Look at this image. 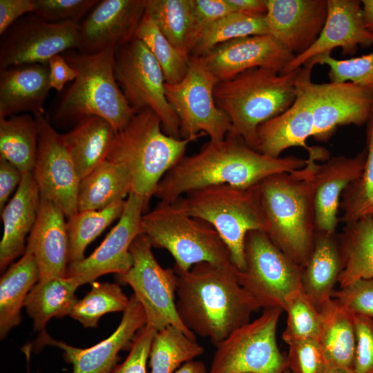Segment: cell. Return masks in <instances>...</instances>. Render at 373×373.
<instances>
[{
	"label": "cell",
	"mask_w": 373,
	"mask_h": 373,
	"mask_svg": "<svg viewBox=\"0 0 373 373\" xmlns=\"http://www.w3.org/2000/svg\"><path fill=\"white\" fill-rule=\"evenodd\" d=\"M269 35L295 56L318 39L327 15V0H265Z\"/></svg>",
	"instance_id": "22"
},
{
	"label": "cell",
	"mask_w": 373,
	"mask_h": 373,
	"mask_svg": "<svg viewBox=\"0 0 373 373\" xmlns=\"http://www.w3.org/2000/svg\"><path fill=\"white\" fill-rule=\"evenodd\" d=\"M23 173L14 164L0 157V211H1L15 188L19 186Z\"/></svg>",
	"instance_id": "52"
},
{
	"label": "cell",
	"mask_w": 373,
	"mask_h": 373,
	"mask_svg": "<svg viewBox=\"0 0 373 373\" xmlns=\"http://www.w3.org/2000/svg\"><path fill=\"white\" fill-rule=\"evenodd\" d=\"M314 65L309 59L297 73L312 108L313 137L327 142L341 126L367 124L373 112V89L349 82L313 83L311 72Z\"/></svg>",
	"instance_id": "14"
},
{
	"label": "cell",
	"mask_w": 373,
	"mask_h": 373,
	"mask_svg": "<svg viewBox=\"0 0 373 373\" xmlns=\"http://www.w3.org/2000/svg\"><path fill=\"white\" fill-rule=\"evenodd\" d=\"M174 373H208V370L202 361L192 360L184 363Z\"/></svg>",
	"instance_id": "56"
},
{
	"label": "cell",
	"mask_w": 373,
	"mask_h": 373,
	"mask_svg": "<svg viewBox=\"0 0 373 373\" xmlns=\"http://www.w3.org/2000/svg\"><path fill=\"white\" fill-rule=\"evenodd\" d=\"M356 347L352 370L373 373V318L355 315Z\"/></svg>",
	"instance_id": "48"
},
{
	"label": "cell",
	"mask_w": 373,
	"mask_h": 373,
	"mask_svg": "<svg viewBox=\"0 0 373 373\" xmlns=\"http://www.w3.org/2000/svg\"><path fill=\"white\" fill-rule=\"evenodd\" d=\"M233 12L254 16H265V0H227Z\"/></svg>",
	"instance_id": "54"
},
{
	"label": "cell",
	"mask_w": 373,
	"mask_h": 373,
	"mask_svg": "<svg viewBox=\"0 0 373 373\" xmlns=\"http://www.w3.org/2000/svg\"><path fill=\"white\" fill-rule=\"evenodd\" d=\"M175 202L187 214L210 224L226 244L232 264L239 271L245 269L247 233L267 230L256 186L213 185L191 191Z\"/></svg>",
	"instance_id": "7"
},
{
	"label": "cell",
	"mask_w": 373,
	"mask_h": 373,
	"mask_svg": "<svg viewBox=\"0 0 373 373\" xmlns=\"http://www.w3.org/2000/svg\"><path fill=\"white\" fill-rule=\"evenodd\" d=\"M204 352L196 339L173 325L156 331L150 347L151 373H174L184 363Z\"/></svg>",
	"instance_id": "37"
},
{
	"label": "cell",
	"mask_w": 373,
	"mask_h": 373,
	"mask_svg": "<svg viewBox=\"0 0 373 373\" xmlns=\"http://www.w3.org/2000/svg\"><path fill=\"white\" fill-rule=\"evenodd\" d=\"M191 1L193 13L194 48L202 32L208 26L233 12L227 0Z\"/></svg>",
	"instance_id": "50"
},
{
	"label": "cell",
	"mask_w": 373,
	"mask_h": 373,
	"mask_svg": "<svg viewBox=\"0 0 373 373\" xmlns=\"http://www.w3.org/2000/svg\"><path fill=\"white\" fill-rule=\"evenodd\" d=\"M91 284L90 290L75 302L69 314L84 327H97L102 316L109 312H124L129 303V298L118 285L96 281Z\"/></svg>",
	"instance_id": "41"
},
{
	"label": "cell",
	"mask_w": 373,
	"mask_h": 373,
	"mask_svg": "<svg viewBox=\"0 0 373 373\" xmlns=\"http://www.w3.org/2000/svg\"><path fill=\"white\" fill-rule=\"evenodd\" d=\"M39 124L38 149L33 174L40 198L54 202L69 218L77 211L80 178L58 133L44 115L34 116Z\"/></svg>",
	"instance_id": "16"
},
{
	"label": "cell",
	"mask_w": 373,
	"mask_h": 373,
	"mask_svg": "<svg viewBox=\"0 0 373 373\" xmlns=\"http://www.w3.org/2000/svg\"><path fill=\"white\" fill-rule=\"evenodd\" d=\"M366 149L354 157H333L318 164L314 175L316 231L336 233L341 195L363 171Z\"/></svg>",
	"instance_id": "23"
},
{
	"label": "cell",
	"mask_w": 373,
	"mask_h": 373,
	"mask_svg": "<svg viewBox=\"0 0 373 373\" xmlns=\"http://www.w3.org/2000/svg\"><path fill=\"white\" fill-rule=\"evenodd\" d=\"M126 200L99 210L77 211L66 222L69 242L68 265L82 260L88 245L115 220L119 218Z\"/></svg>",
	"instance_id": "38"
},
{
	"label": "cell",
	"mask_w": 373,
	"mask_h": 373,
	"mask_svg": "<svg viewBox=\"0 0 373 373\" xmlns=\"http://www.w3.org/2000/svg\"><path fill=\"white\" fill-rule=\"evenodd\" d=\"M131 192V179L125 169L106 160L80 180L77 211L106 208L124 200Z\"/></svg>",
	"instance_id": "33"
},
{
	"label": "cell",
	"mask_w": 373,
	"mask_h": 373,
	"mask_svg": "<svg viewBox=\"0 0 373 373\" xmlns=\"http://www.w3.org/2000/svg\"><path fill=\"white\" fill-rule=\"evenodd\" d=\"M315 65L329 66L332 82H352L373 89V50L369 54L347 59H336L326 52L310 59Z\"/></svg>",
	"instance_id": "44"
},
{
	"label": "cell",
	"mask_w": 373,
	"mask_h": 373,
	"mask_svg": "<svg viewBox=\"0 0 373 373\" xmlns=\"http://www.w3.org/2000/svg\"><path fill=\"white\" fill-rule=\"evenodd\" d=\"M371 216H372V218H373V213H372L371 214Z\"/></svg>",
	"instance_id": "60"
},
{
	"label": "cell",
	"mask_w": 373,
	"mask_h": 373,
	"mask_svg": "<svg viewBox=\"0 0 373 373\" xmlns=\"http://www.w3.org/2000/svg\"><path fill=\"white\" fill-rule=\"evenodd\" d=\"M82 285L73 277H54L39 280L26 296L24 307L33 321L35 331L46 332L52 318L69 315L75 302L77 289Z\"/></svg>",
	"instance_id": "32"
},
{
	"label": "cell",
	"mask_w": 373,
	"mask_h": 373,
	"mask_svg": "<svg viewBox=\"0 0 373 373\" xmlns=\"http://www.w3.org/2000/svg\"><path fill=\"white\" fill-rule=\"evenodd\" d=\"M283 309H265L262 314L233 331L219 343L208 373H283L287 355L276 340Z\"/></svg>",
	"instance_id": "9"
},
{
	"label": "cell",
	"mask_w": 373,
	"mask_h": 373,
	"mask_svg": "<svg viewBox=\"0 0 373 373\" xmlns=\"http://www.w3.org/2000/svg\"><path fill=\"white\" fill-rule=\"evenodd\" d=\"M27 373H31V372H30L29 369H28V372H27Z\"/></svg>",
	"instance_id": "59"
},
{
	"label": "cell",
	"mask_w": 373,
	"mask_h": 373,
	"mask_svg": "<svg viewBox=\"0 0 373 373\" xmlns=\"http://www.w3.org/2000/svg\"><path fill=\"white\" fill-rule=\"evenodd\" d=\"M116 131L104 118L83 119L68 133L61 135L80 179H83L106 157Z\"/></svg>",
	"instance_id": "29"
},
{
	"label": "cell",
	"mask_w": 373,
	"mask_h": 373,
	"mask_svg": "<svg viewBox=\"0 0 373 373\" xmlns=\"http://www.w3.org/2000/svg\"><path fill=\"white\" fill-rule=\"evenodd\" d=\"M133 264L119 279L133 289L141 303L146 325L155 331L173 325L189 337L196 339L180 320L176 309L178 276L173 268H163L155 259L152 246L144 233L139 234L130 247Z\"/></svg>",
	"instance_id": "12"
},
{
	"label": "cell",
	"mask_w": 373,
	"mask_h": 373,
	"mask_svg": "<svg viewBox=\"0 0 373 373\" xmlns=\"http://www.w3.org/2000/svg\"><path fill=\"white\" fill-rule=\"evenodd\" d=\"M361 4L365 26L373 35V0H363Z\"/></svg>",
	"instance_id": "55"
},
{
	"label": "cell",
	"mask_w": 373,
	"mask_h": 373,
	"mask_svg": "<svg viewBox=\"0 0 373 373\" xmlns=\"http://www.w3.org/2000/svg\"><path fill=\"white\" fill-rule=\"evenodd\" d=\"M245 267L237 278L259 308L285 309V300L301 287L302 267L262 231H249L245 242Z\"/></svg>",
	"instance_id": "11"
},
{
	"label": "cell",
	"mask_w": 373,
	"mask_h": 373,
	"mask_svg": "<svg viewBox=\"0 0 373 373\" xmlns=\"http://www.w3.org/2000/svg\"><path fill=\"white\" fill-rule=\"evenodd\" d=\"M284 311L287 317L283 338L287 344L302 340L318 341L322 325L321 313L302 288L287 297Z\"/></svg>",
	"instance_id": "43"
},
{
	"label": "cell",
	"mask_w": 373,
	"mask_h": 373,
	"mask_svg": "<svg viewBox=\"0 0 373 373\" xmlns=\"http://www.w3.org/2000/svg\"><path fill=\"white\" fill-rule=\"evenodd\" d=\"M116 50L91 55L67 51L63 55L77 71V77L56 108V120L79 122L97 116L108 121L116 132L128 124L137 112L128 104L116 81Z\"/></svg>",
	"instance_id": "6"
},
{
	"label": "cell",
	"mask_w": 373,
	"mask_h": 373,
	"mask_svg": "<svg viewBox=\"0 0 373 373\" xmlns=\"http://www.w3.org/2000/svg\"><path fill=\"white\" fill-rule=\"evenodd\" d=\"M48 64L52 88L61 91L67 82L74 81L77 77V71L60 54L51 57Z\"/></svg>",
	"instance_id": "53"
},
{
	"label": "cell",
	"mask_w": 373,
	"mask_h": 373,
	"mask_svg": "<svg viewBox=\"0 0 373 373\" xmlns=\"http://www.w3.org/2000/svg\"><path fill=\"white\" fill-rule=\"evenodd\" d=\"M40 193L32 172L23 173L14 196L1 211L3 233L0 242L1 271L26 251V237L37 219Z\"/></svg>",
	"instance_id": "27"
},
{
	"label": "cell",
	"mask_w": 373,
	"mask_h": 373,
	"mask_svg": "<svg viewBox=\"0 0 373 373\" xmlns=\"http://www.w3.org/2000/svg\"><path fill=\"white\" fill-rule=\"evenodd\" d=\"M135 38L142 41L155 58L162 68L166 84L178 83L184 77L189 59L163 35L146 12L138 26Z\"/></svg>",
	"instance_id": "42"
},
{
	"label": "cell",
	"mask_w": 373,
	"mask_h": 373,
	"mask_svg": "<svg viewBox=\"0 0 373 373\" xmlns=\"http://www.w3.org/2000/svg\"><path fill=\"white\" fill-rule=\"evenodd\" d=\"M332 298L354 314L373 318V279H361L335 289Z\"/></svg>",
	"instance_id": "47"
},
{
	"label": "cell",
	"mask_w": 373,
	"mask_h": 373,
	"mask_svg": "<svg viewBox=\"0 0 373 373\" xmlns=\"http://www.w3.org/2000/svg\"><path fill=\"white\" fill-rule=\"evenodd\" d=\"M39 280V268L28 249L1 276L0 280V337L19 325L21 310L28 293Z\"/></svg>",
	"instance_id": "31"
},
{
	"label": "cell",
	"mask_w": 373,
	"mask_h": 373,
	"mask_svg": "<svg viewBox=\"0 0 373 373\" xmlns=\"http://www.w3.org/2000/svg\"><path fill=\"white\" fill-rule=\"evenodd\" d=\"M65 217L54 202L41 199L26 245L37 262L38 281L66 276L69 242Z\"/></svg>",
	"instance_id": "24"
},
{
	"label": "cell",
	"mask_w": 373,
	"mask_h": 373,
	"mask_svg": "<svg viewBox=\"0 0 373 373\" xmlns=\"http://www.w3.org/2000/svg\"><path fill=\"white\" fill-rule=\"evenodd\" d=\"M50 88L48 63L0 69V118L20 113L44 115Z\"/></svg>",
	"instance_id": "26"
},
{
	"label": "cell",
	"mask_w": 373,
	"mask_h": 373,
	"mask_svg": "<svg viewBox=\"0 0 373 373\" xmlns=\"http://www.w3.org/2000/svg\"><path fill=\"white\" fill-rule=\"evenodd\" d=\"M318 309L322 316L318 343L326 365L352 370L356 347L355 314L333 298Z\"/></svg>",
	"instance_id": "30"
},
{
	"label": "cell",
	"mask_w": 373,
	"mask_h": 373,
	"mask_svg": "<svg viewBox=\"0 0 373 373\" xmlns=\"http://www.w3.org/2000/svg\"><path fill=\"white\" fill-rule=\"evenodd\" d=\"M340 239L343 255L340 288L361 279H373L372 216L346 224Z\"/></svg>",
	"instance_id": "34"
},
{
	"label": "cell",
	"mask_w": 373,
	"mask_h": 373,
	"mask_svg": "<svg viewBox=\"0 0 373 373\" xmlns=\"http://www.w3.org/2000/svg\"><path fill=\"white\" fill-rule=\"evenodd\" d=\"M298 70L280 74L255 68L218 82L213 96L218 107L229 118V134L242 138L258 151V127L285 111L296 99Z\"/></svg>",
	"instance_id": "5"
},
{
	"label": "cell",
	"mask_w": 373,
	"mask_h": 373,
	"mask_svg": "<svg viewBox=\"0 0 373 373\" xmlns=\"http://www.w3.org/2000/svg\"><path fill=\"white\" fill-rule=\"evenodd\" d=\"M114 73L131 108L136 112L151 110L166 135L181 138L180 119L166 98L162 68L142 41L135 38L117 48Z\"/></svg>",
	"instance_id": "10"
},
{
	"label": "cell",
	"mask_w": 373,
	"mask_h": 373,
	"mask_svg": "<svg viewBox=\"0 0 373 373\" xmlns=\"http://www.w3.org/2000/svg\"><path fill=\"white\" fill-rule=\"evenodd\" d=\"M306 164L307 160L293 155L267 156L242 138L228 134L222 140H209L195 154L184 155L160 180L154 196L173 202L186 193L213 185L249 188L270 175L293 172Z\"/></svg>",
	"instance_id": "1"
},
{
	"label": "cell",
	"mask_w": 373,
	"mask_h": 373,
	"mask_svg": "<svg viewBox=\"0 0 373 373\" xmlns=\"http://www.w3.org/2000/svg\"><path fill=\"white\" fill-rule=\"evenodd\" d=\"M287 365L291 373H325L326 361L318 341L302 340L290 343Z\"/></svg>",
	"instance_id": "45"
},
{
	"label": "cell",
	"mask_w": 373,
	"mask_h": 373,
	"mask_svg": "<svg viewBox=\"0 0 373 373\" xmlns=\"http://www.w3.org/2000/svg\"><path fill=\"white\" fill-rule=\"evenodd\" d=\"M283 373H291V372H290V370H289L288 368H287V369H285V370L283 371Z\"/></svg>",
	"instance_id": "58"
},
{
	"label": "cell",
	"mask_w": 373,
	"mask_h": 373,
	"mask_svg": "<svg viewBox=\"0 0 373 373\" xmlns=\"http://www.w3.org/2000/svg\"><path fill=\"white\" fill-rule=\"evenodd\" d=\"M306 166L270 175L256 185L265 218L266 233L286 255L303 267L312 252L315 228L314 175L327 152L314 147Z\"/></svg>",
	"instance_id": "3"
},
{
	"label": "cell",
	"mask_w": 373,
	"mask_h": 373,
	"mask_svg": "<svg viewBox=\"0 0 373 373\" xmlns=\"http://www.w3.org/2000/svg\"><path fill=\"white\" fill-rule=\"evenodd\" d=\"M260 35H269L265 16L231 12L204 30L191 56L202 57L220 44Z\"/></svg>",
	"instance_id": "39"
},
{
	"label": "cell",
	"mask_w": 373,
	"mask_h": 373,
	"mask_svg": "<svg viewBox=\"0 0 373 373\" xmlns=\"http://www.w3.org/2000/svg\"><path fill=\"white\" fill-rule=\"evenodd\" d=\"M155 332L147 325L142 328L133 340L126 359L116 365L109 373H146V363Z\"/></svg>",
	"instance_id": "49"
},
{
	"label": "cell",
	"mask_w": 373,
	"mask_h": 373,
	"mask_svg": "<svg viewBox=\"0 0 373 373\" xmlns=\"http://www.w3.org/2000/svg\"><path fill=\"white\" fill-rule=\"evenodd\" d=\"M373 45V35L366 28L361 1L327 0V15L316 41L305 52L295 56L283 69L287 74L302 67L319 55L341 48L343 55H354L358 47Z\"/></svg>",
	"instance_id": "20"
},
{
	"label": "cell",
	"mask_w": 373,
	"mask_h": 373,
	"mask_svg": "<svg viewBox=\"0 0 373 373\" xmlns=\"http://www.w3.org/2000/svg\"><path fill=\"white\" fill-rule=\"evenodd\" d=\"M142 233L152 247L167 250L174 267L189 270L200 262L232 263L229 251L216 230L207 222L187 214L176 202L160 201L144 213Z\"/></svg>",
	"instance_id": "8"
},
{
	"label": "cell",
	"mask_w": 373,
	"mask_h": 373,
	"mask_svg": "<svg viewBox=\"0 0 373 373\" xmlns=\"http://www.w3.org/2000/svg\"><path fill=\"white\" fill-rule=\"evenodd\" d=\"M39 134L38 122L30 114L0 118V157L11 162L22 173L32 172Z\"/></svg>",
	"instance_id": "35"
},
{
	"label": "cell",
	"mask_w": 373,
	"mask_h": 373,
	"mask_svg": "<svg viewBox=\"0 0 373 373\" xmlns=\"http://www.w3.org/2000/svg\"><path fill=\"white\" fill-rule=\"evenodd\" d=\"M325 373H354L352 369L326 365Z\"/></svg>",
	"instance_id": "57"
},
{
	"label": "cell",
	"mask_w": 373,
	"mask_h": 373,
	"mask_svg": "<svg viewBox=\"0 0 373 373\" xmlns=\"http://www.w3.org/2000/svg\"><path fill=\"white\" fill-rule=\"evenodd\" d=\"M343 267L340 236L316 231L312 252L301 270V287L317 307L332 298Z\"/></svg>",
	"instance_id": "28"
},
{
	"label": "cell",
	"mask_w": 373,
	"mask_h": 373,
	"mask_svg": "<svg viewBox=\"0 0 373 373\" xmlns=\"http://www.w3.org/2000/svg\"><path fill=\"white\" fill-rule=\"evenodd\" d=\"M173 269L180 320L195 335L209 338L215 345L249 322L252 313L260 309L239 283L232 263L200 262L186 271Z\"/></svg>",
	"instance_id": "2"
},
{
	"label": "cell",
	"mask_w": 373,
	"mask_h": 373,
	"mask_svg": "<svg viewBox=\"0 0 373 373\" xmlns=\"http://www.w3.org/2000/svg\"><path fill=\"white\" fill-rule=\"evenodd\" d=\"M146 325L144 309L133 294L121 322L107 338L88 348H78L41 333L38 346L49 345L63 350L64 360L72 364L73 373H109L116 365L118 353L126 347L135 334Z\"/></svg>",
	"instance_id": "21"
},
{
	"label": "cell",
	"mask_w": 373,
	"mask_h": 373,
	"mask_svg": "<svg viewBox=\"0 0 373 373\" xmlns=\"http://www.w3.org/2000/svg\"><path fill=\"white\" fill-rule=\"evenodd\" d=\"M146 12L160 32L186 58L193 49L191 0H146Z\"/></svg>",
	"instance_id": "36"
},
{
	"label": "cell",
	"mask_w": 373,
	"mask_h": 373,
	"mask_svg": "<svg viewBox=\"0 0 373 373\" xmlns=\"http://www.w3.org/2000/svg\"><path fill=\"white\" fill-rule=\"evenodd\" d=\"M1 36L0 69L48 63L53 56L80 46L79 23L47 22L34 13L17 20Z\"/></svg>",
	"instance_id": "15"
},
{
	"label": "cell",
	"mask_w": 373,
	"mask_h": 373,
	"mask_svg": "<svg viewBox=\"0 0 373 373\" xmlns=\"http://www.w3.org/2000/svg\"><path fill=\"white\" fill-rule=\"evenodd\" d=\"M146 6V0L99 1L79 23V51L95 54L134 39Z\"/></svg>",
	"instance_id": "19"
},
{
	"label": "cell",
	"mask_w": 373,
	"mask_h": 373,
	"mask_svg": "<svg viewBox=\"0 0 373 373\" xmlns=\"http://www.w3.org/2000/svg\"><path fill=\"white\" fill-rule=\"evenodd\" d=\"M218 83L202 57L193 55L184 77L175 84L166 83V98L180 119L181 138L204 133L211 141H220L231 131L229 118L214 99Z\"/></svg>",
	"instance_id": "13"
},
{
	"label": "cell",
	"mask_w": 373,
	"mask_h": 373,
	"mask_svg": "<svg viewBox=\"0 0 373 373\" xmlns=\"http://www.w3.org/2000/svg\"><path fill=\"white\" fill-rule=\"evenodd\" d=\"M36 0H0V35L26 14L34 13Z\"/></svg>",
	"instance_id": "51"
},
{
	"label": "cell",
	"mask_w": 373,
	"mask_h": 373,
	"mask_svg": "<svg viewBox=\"0 0 373 373\" xmlns=\"http://www.w3.org/2000/svg\"><path fill=\"white\" fill-rule=\"evenodd\" d=\"M144 208L142 200L133 193L126 199L118 222L101 245L87 258L69 264L66 276L77 278L81 283H92L101 276L128 271L133 264L130 247L142 233L141 222Z\"/></svg>",
	"instance_id": "17"
},
{
	"label": "cell",
	"mask_w": 373,
	"mask_h": 373,
	"mask_svg": "<svg viewBox=\"0 0 373 373\" xmlns=\"http://www.w3.org/2000/svg\"><path fill=\"white\" fill-rule=\"evenodd\" d=\"M296 86V97L292 105L257 128L258 151L267 156L280 157L285 150L295 146L303 147L308 153L314 149L306 143L314 135L312 108L297 75Z\"/></svg>",
	"instance_id": "25"
},
{
	"label": "cell",
	"mask_w": 373,
	"mask_h": 373,
	"mask_svg": "<svg viewBox=\"0 0 373 373\" xmlns=\"http://www.w3.org/2000/svg\"><path fill=\"white\" fill-rule=\"evenodd\" d=\"M202 57L220 82L255 68L280 73L295 55L270 35H260L220 44Z\"/></svg>",
	"instance_id": "18"
},
{
	"label": "cell",
	"mask_w": 373,
	"mask_h": 373,
	"mask_svg": "<svg viewBox=\"0 0 373 373\" xmlns=\"http://www.w3.org/2000/svg\"><path fill=\"white\" fill-rule=\"evenodd\" d=\"M366 158L360 177L343 193L340 208L341 220L345 224L373 213V112L367 122Z\"/></svg>",
	"instance_id": "40"
},
{
	"label": "cell",
	"mask_w": 373,
	"mask_h": 373,
	"mask_svg": "<svg viewBox=\"0 0 373 373\" xmlns=\"http://www.w3.org/2000/svg\"><path fill=\"white\" fill-rule=\"evenodd\" d=\"M37 9L34 14L41 19L51 23L73 21L79 23L97 0H36Z\"/></svg>",
	"instance_id": "46"
},
{
	"label": "cell",
	"mask_w": 373,
	"mask_h": 373,
	"mask_svg": "<svg viewBox=\"0 0 373 373\" xmlns=\"http://www.w3.org/2000/svg\"><path fill=\"white\" fill-rule=\"evenodd\" d=\"M203 135L169 136L163 131L159 117L144 109L116 132L106 160L125 169L131 179V193L142 200L146 213L160 180L184 156L189 143Z\"/></svg>",
	"instance_id": "4"
}]
</instances>
